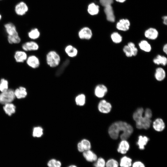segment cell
<instances>
[{
  "instance_id": "6da1fadb",
  "label": "cell",
  "mask_w": 167,
  "mask_h": 167,
  "mask_svg": "<svg viewBox=\"0 0 167 167\" xmlns=\"http://www.w3.org/2000/svg\"><path fill=\"white\" fill-rule=\"evenodd\" d=\"M133 131L132 126L127 122L119 121L112 124L108 129V133L110 137L114 139H117L119 133L122 132L120 137L122 140H126L131 135Z\"/></svg>"
},
{
  "instance_id": "7a4b0ae2",
  "label": "cell",
  "mask_w": 167,
  "mask_h": 167,
  "mask_svg": "<svg viewBox=\"0 0 167 167\" xmlns=\"http://www.w3.org/2000/svg\"><path fill=\"white\" fill-rule=\"evenodd\" d=\"M142 108H138L134 113L133 118L135 122L136 127L139 129H148L152 122L151 118L144 113Z\"/></svg>"
},
{
  "instance_id": "3957f363",
  "label": "cell",
  "mask_w": 167,
  "mask_h": 167,
  "mask_svg": "<svg viewBox=\"0 0 167 167\" xmlns=\"http://www.w3.org/2000/svg\"><path fill=\"white\" fill-rule=\"evenodd\" d=\"M61 61V58L59 54L54 50L49 52L46 55V62L50 67L54 68L58 66Z\"/></svg>"
},
{
  "instance_id": "277c9868",
  "label": "cell",
  "mask_w": 167,
  "mask_h": 167,
  "mask_svg": "<svg viewBox=\"0 0 167 167\" xmlns=\"http://www.w3.org/2000/svg\"><path fill=\"white\" fill-rule=\"evenodd\" d=\"M15 97L14 91L11 89H8L0 94V103L4 105L10 103Z\"/></svg>"
},
{
  "instance_id": "5b68a950",
  "label": "cell",
  "mask_w": 167,
  "mask_h": 167,
  "mask_svg": "<svg viewBox=\"0 0 167 167\" xmlns=\"http://www.w3.org/2000/svg\"><path fill=\"white\" fill-rule=\"evenodd\" d=\"M98 109L100 112L103 113H108L111 111L112 105L109 102L105 100H103L98 103Z\"/></svg>"
},
{
  "instance_id": "8992f818",
  "label": "cell",
  "mask_w": 167,
  "mask_h": 167,
  "mask_svg": "<svg viewBox=\"0 0 167 167\" xmlns=\"http://www.w3.org/2000/svg\"><path fill=\"white\" fill-rule=\"evenodd\" d=\"M92 36V33L91 30L87 27L83 28L78 32L79 38L82 40H90Z\"/></svg>"
},
{
  "instance_id": "52a82bcc",
  "label": "cell",
  "mask_w": 167,
  "mask_h": 167,
  "mask_svg": "<svg viewBox=\"0 0 167 167\" xmlns=\"http://www.w3.org/2000/svg\"><path fill=\"white\" fill-rule=\"evenodd\" d=\"M108 92L107 87L103 84H99L96 86L94 89V93L95 96L99 98L104 97Z\"/></svg>"
},
{
  "instance_id": "ba28073f",
  "label": "cell",
  "mask_w": 167,
  "mask_h": 167,
  "mask_svg": "<svg viewBox=\"0 0 167 167\" xmlns=\"http://www.w3.org/2000/svg\"><path fill=\"white\" fill-rule=\"evenodd\" d=\"M28 7L24 2H21L17 4L15 7V11L19 15H25L28 11Z\"/></svg>"
},
{
  "instance_id": "9c48e42d",
  "label": "cell",
  "mask_w": 167,
  "mask_h": 167,
  "mask_svg": "<svg viewBox=\"0 0 167 167\" xmlns=\"http://www.w3.org/2000/svg\"><path fill=\"white\" fill-rule=\"evenodd\" d=\"M26 61V63L28 66L32 68H37L40 65L39 59L35 55H31L29 56L27 58Z\"/></svg>"
},
{
  "instance_id": "30bf717a",
  "label": "cell",
  "mask_w": 167,
  "mask_h": 167,
  "mask_svg": "<svg viewBox=\"0 0 167 167\" xmlns=\"http://www.w3.org/2000/svg\"><path fill=\"white\" fill-rule=\"evenodd\" d=\"M77 149L80 152L90 150L91 148L90 142L86 139H83L79 142L77 145Z\"/></svg>"
},
{
  "instance_id": "8fae6325",
  "label": "cell",
  "mask_w": 167,
  "mask_h": 167,
  "mask_svg": "<svg viewBox=\"0 0 167 167\" xmlns=\"http://www.w3.org/2000/svg\"><path fill=\"white\" fill-rule=\"evenodd\" d=\"M23 50L26 51H36L39 49L38 44L36 42L31 41L24 43L22 46Z\"/></svg>"
},
{
  "instance_id": "7c38bea8",
  "label": "cell",
  "mask_w": 167,
  "mask_h": 167,
  "mask_svg": "<svg viewBox=\"0 0 167 167\" xmlns=\"http://www.w3.org/2000/svg\"><path fill=\"white\" fill-rule=\"evenodd\" d=\"M5 30L8 36L18 35L15 26L11 23L6 24L4 25Z\"/></svg>"
},
{
  "instance_id": "4fadbf2b",
  "label": "cell",
  "mask_w": 167,
  "mask_h": 167,
  "mask_svg": "<svg viewBox=\"0 0 167 167\" xmlns=\"http://www.w3.org/2000/svg\"><path fill=\"white\" fill-rule=\"evenodd\" d=\"M144 36L147 38L148 39L155 40L158 37V32L156 29L150 28L145 32Z\"/></svg>"
},
{
  "instance_id": "5bb4252c",
  "label": "cell",
  "mask_w": 167,
  "mask_h": 167,
  "mask_svg": "<svg viewBox=\"0 0 167 167\" xmlns=\"http://www.w3.org/2000/svg\"><path fill=\"white\" fill-rule=\"evenodd\" d=\"M14 58L16 62L22 63L26 61L28 57L26 53L23 51H16L15 53Z\"/></svg>"
},
{
  "instance_id": "9a60e30c",
  "label": "cell",
  "mask_w": 167,
  "mask_h": 167,
  "mask_svg": "<svg viewBox=\"0 0 167 167\" xmlns=\"http://www.w3.org/2000/svg\"><path fill=\"white\" fill-rule=\"evenodd\" d=\"M83 155L85 160L89 162H95L97 159L96 155L90 149L83 152Z\"/></svg>"
},
{
  "instance_id": "2e32d148",
  "label": "cell",
  "mask_w": 167,
  "mask_h": 167,
  "mask_svg": "<svg viewBox=\"0 0 167 167\" xmlns=\"http://www.w3.org/2000/svg\"><path fill=\"white\" fill-rule=\"evenodd\" d=\"M130 145L126 140H122L119 144L118 148V152L122 154H125L128 151Z\"/></svg>"
},
{
  "instance_id": "e0dca14e",
  "label": "cell",
  "mask_w": 167,
  "mask_h": 167,
  "mask_svg": "<svg viewBox=\"0 0 167 167\" xmlns=\"http://www.w3.org/2000/svg\"><path fill=\"white\" fill-rule=\"evenodd\" d=\"M130 26V22L127 19H122L116 24V28L119 30L126 31L128 30Z\"/></svg>"
},
{
  "instance_id": "ac0fdd59",
  "label": "cell",
  "mask_w": 167,
  "mask_h": 167,
  "mask_svg": "<svg viewBox=\"0 0 167 167\" xmlns=\"http://www.w3.org/2000/svg\"><path fill=\"white\" fill-rule=\"evenodd\" d=\"M153 127L154 129L156 131H161L165 128V123L162 119L157 118L153 122Z\"/></svg>"
},
{
  "instance_id": "d6986e66",
  "label": "cell",
  "mask_w": 167,
  "mask_h": 167,
  "mask_svg": "<svg viewBox=\"0 0 167 167\" xmlns=\"http://www.w3.org/2000/svg\"><path fill=\"white\" fill-rule=\"evenodd\" d=\"M65 51L66 54L70 57H76L78 54L77 49L71 45H67L65 48Z\"/></svg>"
},
{
  "instance_id": "ffe728a7",
  "label": "cell",
  "mask_w": 167,
  "mask_h": 167,
  "mask_svg": "<svg viewBox=\"0 0 167 167\" xmlns=\"http://www.w3.org/2000/svg\"><path fill=\"white\" fill-rule=\"evenodd\" d=\"M154 77L158 81H161L164 80L166 77V73L164 69L161 67L157 68L155 70Z\"/></svg>"
},
{
  "instance_id": "44dd1931",
  "label": "cell",
  "mask_w": 167,
  "mask_h": 167,
  "mask_svg": "<svg viewBox=\"0 0 167 167\" xmlns=\"http://www.w3.org/2000/svg\"><path fill=\"white\" fill-rule=\"evenodd\" d=\"M105 7L104 11L106 15L107 20L111 22H114L115 16L113 8L111 5Z\"/></svg>"
},
{
  "instance_id": "7402d4cb",
  "label": "cell",
  "mask_w": 167,
  "mask_h": 167,
  "mask_svg": "<svg viewBox=\"0 0 167 167\" xmlns=\"http://www.w3.org/2000/svg\"><path fill=\"white\" fill-rule=\"evenodd\" d=\"M15 97L18 99H21L25 97L27 95L26 88L23 87H20L16 89L14 91Z\"/></svg>"
},
{
  "instance_id": "603a6c76",
  "label": "cell",
  "mask_w": 167,
  "mask_h": 167,
  "mask_svg": "<svg viewBox=\"0 0 167 167\" xmlns=\"http://www.w3.org/2000/svg\"><path fill=\"white\" fill-rule=\"evenodd\" d=\"M149 138L145 136L139 135L137 144L139 148L141 150L145 148V146L149 141Z\"/></svg>"
},
{
  "instance_id": "cb8c5ba5",
  "label": "cell",
  "mask_w": 167,
  "mask_h": 167,
  "mask_svg": "<svg viewBox=\"0 0 167 167\" xmlns=\"http://www.w3.org/2000/svg\"><path fill=\"white\" fill-rule=\"evenodd\" d=\"M153 62L155 64L165 66L167 63V58L165 56L158 54L153 59Z\"/></svg>"
},
{
  "instance_id": "d4e9b609",
  "label": "cell",
  "mask_w": 167,
  "mask_h": 167,
  "mask_svg": "<svg viewBox=\"0 0 167 167\" xmlns=\"http://www.w3.org/2000/svg\"><path fill=\"white\" fill-rule=\"evenodd\" d=\"M139 46L142 50L146 52H149L152 50L151 45L145 40L141 41L139 43Z\"/></svg>"
},
{
  "instance_id": "484cf974",
  "label": "cell",
  "mask_w": 167,
  "mask_h": 167,
  "mask_svg": "<svg viewBox=\"0 0 167 167\" xmlns=\"http://www.w3.org/2000/svg\"><path fill=\"white\" fill-rule=\"evenodd\" d=\"M3 109L5 113L9 116H11L14 113L15 111V107L14 105L10 103L4 105Z\"/></svg>"
},
{
  "instance_id": "4316f807",
  "label": "cell",
  "mask_w": 167,
  "mask_h": 167,
  "mask_svg": "<svg viewBox=\"0 0 167 167\" xmlns=\"http://www.w3.org/2000/svg\"><path fill=\"white\" fill-rule=\"evenodd\" d=\"M132 165V159L126 156L122 157L120 159V165L121 167H130Z\"/></svg>"
},
{
  "instance_id": "83f0119b",
  "label": "cell",
  "mask_w": 167,
  "mask_h": 167,
  "mask_svg": "<svg viewBox=\"0 0 167 167\" xmlns=\"http://www.w3.org/2000/svg\"><path fill=\"white\" fill-rule=\"evenodd\" d=\"M75 102L77 105L83 106L85 104L86 96L84 94H80L76 96L75 99Z\"/></svg>"
},
{
  "instance_id": "f1b7e54d",
  "label": "cell",
  "mask_w": 167,
  "mask_h": 167,
  "mask_svg": "<svg viewBox=\"0 0 167 167\" xmlns=\"http://www.w3.org/2000/svg\"><path fill=\"white\" fill-rule=\"evenodd\" d=\"M88 13L91 15H96L99 12V7L94 3H91L88 6Z\"/></svg>"
},
{
  "instance_id": "f546056e",
  "label": "cell",
  "mask_w": 167,
  "mask_h": 167,
  "mask_svg": "<svg viewBox=\"0 0 167 167\" xmlns=\"http://www.w3.org/2000/svg\"><path fill=\"white\" fill-rule=\"evenodd\" d=\"M40 33L39 31L36 28L32 29L28 33V37L32 40H36L40 36Z\"/></svg>"
},
{
  "instance_id": "4dcf8cb0",
  "label": "cell",
  "mask_w": 167,
  "mask_h": 167,
  "mask_svg": "<svg viewBox=\"0 0 167 167\" xmlns=\"http://www.w3.org/2000/svg\"><path fill=\"white\" fill-rule=\"evenodd\" d=\"M111 39L112 41L115 44H119L122 41V36L117 32H113L111 35Z\"/></svg>"
},
{
  "instance_id": "1f68e13d",
  "label": "cell",
  "mask_w": 167,
  "mask_h": 167,
  "mask_svg": "<svg viewBox=\"0 0 167 167\" xmlns=\"http://www.w3.org/2000/svg\"><path fill=\"white\" fill-rule=\"evenodd\" d=\"M43 129L41 126L35 127L33 129L32 136L34 137H40L43 135Z\"/></svg>"
},
{
  "instance_id": "d6a6232c",
  "label": "cell",
  "mask_w": 167,
  "mask_h": 167,
  "mask_svg": "<svg viewBox=\"0 0 167 167\" xmlns=\"http://www.w3.org/2000/svg\"><path fill=\"white\" fill-rule=\"evenodd\" d=\"M47 165L48 167H61L62 163L59 161L52 159L48 161Z\"/></svg>"
},
{
  "instance_id": "836d02e7",
  "label": "cell",
  "mask_w": 167,
  "mask_h": 167,
  "mask_svg": "<svg viewBox=\"0 0 167 167\" xmlns=\"http://www.w3.org/2000/svg\"><path fill=\"white\" fill-rule=\"evenodd\" d=\"M8 88V82L7 80L2 78L0 80V91L3 92L7 90Z\"/></svg>"
},
{
  "instance_id": "e575fe53",
  "label": "cell",
  "mask_w": 167,
  "mask_h": 167,
  "mask_svg": "<svg viewBox=\"0 0 167 167\" xmlns=\"http://www.w3.org/2000/svg\"><path fill=\"white\" fill-rule=\"evenodd\" d=\"M7 40L11 44H18L21 41V38L19 35L10 36H7Z\"/></svg>"
},
{
  "instance_id": "d590c367",
  "label": "cell",
  "mask_w": 167,
  "mask_h": 167,
  "mask_svg": "<svg viewBox=\"0 0 167 167\" xmlns=\"http://www.w3.org/2000/svg\"><path fill=\"white\" fill-rule=\"evenodd\" d=\"M95 162L93 164L95 167H105L106 162L103 158L99 157Z\"/></svg>"
},
{
  "instance_id": "8d00e7d4",
  "label": "cell",
  "mask_w": 167,
  "mask_h": 167,
  "mask_svg": "<svg viewBox=\"0 0 167 167\" xmlns=\"http://www.w3.org/2000/svg\"><path fill=\"white\" fill-rule=\"evenodd\" d=\"M118 163L115 160L111 159L109 160L105 163V167H118Z\"/></svg>"
},
{
  "instance_id": "74e56055",
  "label": "cell",
  "mask_w": 167,
  "mask_h": 167,
  "mask_svg": "<svg viewBox=\"0 0 167 167\" xmlns=\"http://www.w3.org/2000/svg\"><path fill=\"white\" fill-rule=\"evenodd\" d=\"M127 45L131 49L133 56H136L137 54L138 50L134 43L130 42L128 43Z\"/></svg>"
},
{
  "instance_id": "f35d334b",
  "label": "cell",
  "mask_w": 167,
  "mask_h": 167,
  "mask_svg": "<svg viewBox=\"0 0 167 167\" xmlns=\"http://www.w3.org/2000/svg\"><path fill=\"white\" fill-rule=\"evenodd\" d=\"M123 51L127 57H131L133 56L131 49L127 45H125L124 46Z\"/></svg>"
},
{
  "instance_id": "ab89813d",
  "label": "cell",
  "mask_w": 167,
  "mask_h": 167,
  "mask_svg": "<svg viewBox=\"0 0 167 167\" xmlns=\"http://www.w3.org/2000/svg\"><path fill=\"white\" fill-rule=\"evenodd\" d=\"M100 2L101 5L105 7L111 5L113 3V0H100Z\"/></svg>"
},
{
  "instance_id": "60d3db41",
  "label": "cell",
  "mask_w": 167,
  "mask_h": 167,
  "mask_svg": "<svg viewBox=\"0 0 167 167\" xmlns=\"http://www.w3.org/2000/svg\"><path fill=\"white\" fill-rule=\"evenodd\" d=\"M132 167H145V166L142 162L137 161L133 163Z\"/></svg>"
},
{
  "instance_id": "b9f144b4",
  "label": "cell",
  "mask_w": 167,
  "mask_h": 167,
  "mask_svg": "<svg viewBox=\"0 0 167 167\" xmlns=\"http://www.w3.org/2000/svg\"><path fill=\"white\" fill-rule=\"evenodd\" d=\"M163 52L166 54H167V44H165L163 48Z\"/></svg>"
},
{
  "instance_id": "7bdbcfd3",
  "label": "cell",
  "mask_w": 167,
  "mask_h": 167,
  "mask_svg": "<svg viewBox=\"0 0 167 167\" xmlns=\"http://www.w3.org/2000/svg\"><path fill=\"white\" fill-rule=\"evenodd\" d=\"M163 23L165 25H166L167 22V17L166 16H165L163 17Z\"/></svg>"
},
{
  "instance_id": "ee69618b",
  "label": "cell",
  "mask_w": 167,
  "mask_h": 167,
  "mask_svg": "<svg viewBox=\"0 0 167 167\" xmlns=\"http://www.w3.org/2000/svg\"><path fill=\"white\" fill-rule=\"evenodd\" d=\"M117 1L120 2H125L126 0H116Z\"/></svg>"
},
{
  "instance_id": "f6af8a7d",
  "label": "cell",
  "mask_w": 167,
  "mask_h": 167,
  "mask_svg": "<svg viewBox=\"0 0 167 167\" xmlns=\"http://www.w3.org/2000/svg\"><path fill=\"white\" fill-rule=\"evenodd\" d=\"M67 167H78L77 166L75 165H71L68 166Z\"/></svg>"
},
{
  "instance_id": "bcb514c9",
  "label": "cell",
  "mask_w": 167,
  "mask_h": 167,
  "mask_svg": "<svg viewBox=\"0 0 167 167\" xmlns=\"http://www.w3.org/2000/svg\"><path fill=\"white\" fill-rule=\"evenodd\" d=\"M1 18H2V16H1V15L0 14V20L1 19Z\"/></svg>"
},
{
  "instance_id": "7dc6e473",
  "label": "cell",
  "mask_w": 167,
  "mask_h": 167,
  "mask_svg": "<svg viewBox=\"0 0 167 167\" xmlns=\"http://www.w3.org/2000/svg\"></svg>"
}]
</instances>
